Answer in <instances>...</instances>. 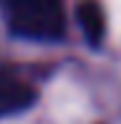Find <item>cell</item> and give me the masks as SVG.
I'll return each mask as SVG.
<instances>
[{
	"mask_svg": "<svg viewBox=\"0 0 121 124\" xmlns=\"http://www.w3.org/2000/svg\"><path fill=\"white\" fill-rule=\"evenodd\" d=\"M37 98L34 87L26 82L16 69L0 61V119L26 111Z\"/></svg>",
	"mask_w": 121,
	"mask_h": 124,
	"instance_id": "7a4b0ae2",
	"label": "cell"
},
{
	"mask_svg": "<svg viewBox=\"0 0 121 124\" xmlns=\"http://www.w3.org/2000/svg\"><path fill=\"white\" fill-rule=\"evenodd\" d=\"M5 24L13 34L37 42H55L66 34L61 0H0Z\"/></svg>",
	"mask_w": 121,
	"mask_h": 124,
	"instance_id": "6da1fadb",
	"label": "cell"
},
{
	"mask_svg": "<svg viewBox=\"0 0 121 124\" xmlns=\"http://www.w3.org/2000/svg\"><path fill=\"white\" fill-rule=\"evenodd\" d=\"M79 16V26L84 32V37L90 40V45H100L105 37V13L100 8L97 0H84L76 11Z\"/></svg>",
	"mask_w": 121,
	"mask_h": 124,
	"instance_id": "3957f363",
	"label": "cell"
}]
</instances>
